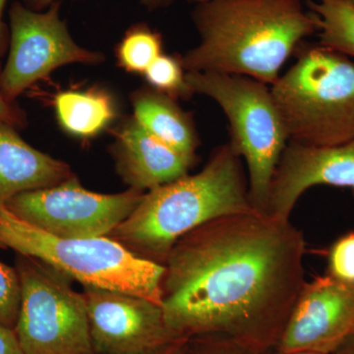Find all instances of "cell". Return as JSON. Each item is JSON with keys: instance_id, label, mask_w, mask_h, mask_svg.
Wrapping results in <instances>:
<instances>
[{"instance_id": "cell-3", "label": "cell", "mask_w": 354, "mask_h": 354, "mask_svg": "<svg viewBox=\"0 0 354 354\" xmlns=\"http://www.w3.org/2000/svg\"><path fill=\"white\" fill-rule=\"evenodd\" d=\"M254 212L241 158L227 143L196 174L145 193L109 237L137 257L164 266L184 235L216 218Z\"/></svg>"}, {"instance_id": "cell-23", "label": "cell", "mask_w": 354, "mask_h": 354, "mask_svg": "<svg viewBox=\"0 0 354 354\" xmlns=\"http://www.w3.org/2000/svg\"><path fill=\"white\" fill-rule=\"evenodd\" d=\"M0 120L9 123L14 127H21L25 124V115L22 111H20L15 104L7 102L1 91H0Z\"/></svg>"}, {"instance_id": "cell-26", "label": "cell", "mask_w": 354, "mask_h": 354, "mask_svg": "<svg viewBox=\"0 0 354 354\" xmlns=\"http://www.w3.org/2000/svg\"><path fill=\"white\" fill-rule=\"evenodd\" d=\"M6 3L7 0H0V58L3 57L9 44V29L3 19Z\"/></svg>"}, {"instance_id": "cell-5", "label": "cell", "mask_w": 354, "mask_h": 354, "mask_svg": "<svg viewBox=\"0 0 354 354\" xmlns=\"http://www.w3.org/2000/svg\"><path fill=\"white\" fill-rule=\"evenodd\" d=\"M0 249L39 260L83 286L130 293L162 305L165 266L137 257L111 237L57 236L0 205Z\"/></svg>"}, {"instance_id": "cell-14", "label": "cell", "mask_w": 354, "mask_h": 354, "mask_svg": "<svg viewBox=\"0 0 354 354\" xmlns=\"http://www.w3.org/2000/svg\"><path fill=\"white\" fill-rule=\"evenodd\" d=\"M73 176L68 165L29 145L13 125L0 120V205Z\"/></svg>"}, {"instance_id": "cell-10", "label": "cell", "mask_w": 354, "mask_h": 354, "mask_svg": "<svg viewBox=\"0 0 354 354\" xmlns=\"http://www.w3.org/2000/svg\"><path fill=\"white\" fill-rule=\"evenodd\" d=\"M82 293L95 354H155L183 339L169 329L162 305L94 286Z\"/></svg>"}, {"instance_id": "cell-28", "label": "cell", "mask_w": 354, "mask_h": 354, "mask_svg": "<svg viewBox=\"0 0 354 354\" xmlns=\"http://www.w3.org/2000/svg\"><path fill=\"white\" fill-rule=\"evenodd\" d=\"M333 354H354V335L344 342Z\"/></svg>"}, {"instance_id": "cell-9", "label": "cell", "mask_w": 354, "mask_h": 354, "mask_svg": "<svg viewBox=\"0 0 354 354\" xmlns=\"http://www.w3.org/2000/svg\"><path fill=\"white\" fill-rule=\"evenodd\" d=\"M59 9V1L46 11L32 10L19 1L9 9V55L0 73V91L9 104L58 67L104 60L102 53L74 41Z\"/></svg>"}, {"instance_id": "cell-19", "label": "cell", "mask_w": 354, "mask_h": 354, "mask_svg": "<svg viewBox=\"0 0 354 354\" xmlns=\"http://www.w3.org/2000/svg\"><path fill=\"white\" fill-rule=\"evenodd\" d=\"M150 88L172 97L188 99L194 94L186 79L183 57L160 55L144 73Z\"/></svg>"}, {"instance_id": "cell-24", "label": "cell", "mask_w": 354, "mask_h": 354, "mask_svg": "<svg viewBox=\"0 0 354 354\" xmlns=\"http://www.w3.org/2000/svg\"><path fill=\"white\" fill-rule=\"evenodd\" d=\"M58 0H22V3L35 11H44ZM149 9H157L169 6L174 0H140Z\"/></svg>"}, {"instance_id": "cell-21", "label": "cell", "mask_w": 354, "mask_h": 354, "mask_svg": "<svg viewBox=\"0 0 354 354\" xmlns=\"http://www.w3.org/2000/svg\"><path fill=\"white\" fill-rule=\"evenodd\" d=\"M327 274L342 283L354 285V232L342 235L330 245Z\"/></svg>"}, {"instance_id": "cell-25", "label": "cell", "mask_w": 354, "mask_h": 354, "mask_svg": "<svg viewBox=\"0 0 354 354\" xmlns=\"http://www.w3.org/2000/svg\"><path fill=\"white\" fill-rule=\"evenodd\" d=\"M0 354H23L13 329L0 323Z\"/></svg>"}, {"instance_id": "cell-1", "label": "cell", "mask_w": 354, "mask_h": 354, "mask_svg": "<svg viewBox=\"0 0 354 354\" xmlns=\"http://www.w3.org/2000/svg\"><path fill=\"white\" fill-rule=\"evenodd\" d=\"M304 234L266 214L223 216L176 242L165 263L162 308L183 339L228 337L276 349L304 288Z\"/></svg>"}, {"instance_id": "cell-16", "label": "cell", "mask_w": 354, "mask_h": 354, "mask_svg": "<svg viewBox=\"0 0 354 354\" xmlns=\"http://www.w3.org/2000/svg\"><path fill=\"white\" fill-rule=\"evenodd\" d=\"M53 106L62 129L81 139L97 136L111 124L116 114L111 95L95 88L58 93Z\"/></svg>"}, {"instance_id": "cell-15", "label": "cell", "mask_w": 354, "mask_h": 354, "mask_svg": "<svg viewBox=\"0 0 354 354\" xmlns=\"http://www.w3.org/2000/svg\"><path fill=\"white\" fill-rule=\"evenodd\" d=\"M132 106L134 120L147 132L177 152L196 158V128L176 100L152 88H142L133 95Z\"/></svg>"}, {"instance_id": "cell-13", "label": "cell", "mask_w": 354, "mask_h": 354, "mask_svg": "<svg viewBox=\"0 0 354 354\" xmlns=\"http://www.w3.org/2000/svg\"><path fill=\"white\" fill-rule=\"evenodd\" d=\"M111 153L123 183L143 192L185 176L196 162L155 138L134 118L116 129Z\"/></svg>"}, {"instance_id": "cell-27", "label": "cell", "mask_w": 354, "mask_h": 354, "mask_svg": "<svg viewBox=\"0 0 354 354\" xmlns=\"http://www.w3.org/2000/svg\"><path fill=\"white\" fill-rule=\"evenodd\" d=\"M155 354H190V339H178Z\"/></svg>"}, {"instance_id": "cell-20", "label": "cell", "mask_w": 354, "mask_h": 354, "mask_svg": "<svg viewBox=\"0 0 354 354\" xmlns=\"http://www.w3.org/2000/svg\"><path fill=\"white\" fill-rule=\"evenodd\" d=\"M21 291L15 268L0 261V323L13 329L19 314Z\"/></svg>"}, {"instance_id": "cell-22", "label": "cell", "mask_w": 354, "mask_h": 354, "mask_svg": "<svg viewBox=\"0 0 354 354\" xmlns=\"http://www.w3.org/2000/svg\"><path fill=\"white\" fill-rule=\"evenodd\" d=\"M274 349H260L220 337L205 335L190 339V354H272Z\"/></svg>"}, {"instance_id": "cell-31", "label": "cell", "mask_w": 354, "mask_h": 354, "mask_svg": "<svg viewBox=\"0 0 354 354\" xmlns=\"http://www.w3.org/2000/svg\"><path fill=\"white\" fill-rule=\"evenodd\" d=\"M353 1H354V0H353Z\"/></svg>"}, {"instance_id": "cell-7", "label": "cell", "mask_w": 354, "mask_h": 354, "mask_svg": "<svg viewBox=\"0 0 354 354\" xmlns=\"http://www.w3.org/2000/svg\"><path fill=\"white\" fill-rule=\"evenodd\" d=\"M19 314L14 332L23 354H95L87 305L64 272L16 254Z\"/></svg>"}, {"instance_id": "cell-6", "label": "cell", "mask_w": 354, "mask_h": 354, "mask_svg": "<svg viewBox=\"0 0 354 354\" xmlns=\"http://www.w3.org/2000/svg\"><path fill=\"white\" fill-rule=\"evenodd\" d=\"M193 92L211 97L230 122V145L245 160L249 197L266 214L272 178L290 142L271 86L241 75L186 71Z\"/></svg>"}, {"instance_id": "cell-4", "label": "cell", "mask_w": 354, "mask_h": 354, "mask_svg": "<svg viewBox=\"0 0 354 354\" xmlns=\"http://www.w3.org/2000/svg\"><path fill=\"white\" fill-rule=\"evenodd\" d=\"M297 59L271 86L290 141L332 147L354 139V59L321 46L297 48Z\"/></svg>"}, {"instance_id": "cell-12", "label": "cell", "mask_w": 354, "mask_h": 354, "mask_svg": "<svg viewBox=\"0 0 354 354\" xmlns=\"http://www.w3.org/2000/svg\"><path fill=\"white\" fill-rule=\"evenodd\" d=\"M317 185L348 188L354 196V139L332 147L288 142L272 178L266 215L290 221L298 200Z\"/></svg>"}, {"instance_id": "cell-30", "label": "cell", "mask_w": 354, "mask_h": 354, "mask_svg": "<svg viewBox=\"0 0 354 354\" xmlns=\"http://www.w3.org/2000/svg\"><path fill=\"white\" fill-rule=\"evenodd\" d=\"M197 2L207 1V0H196Z\"/></svg>"}, {"instance_id": "cell-8", "label": "cell", "mask_w": 354, "mask_h": 354, "mask_svg": "<svg viewBox=\"0 0 354 354\" xmlns=\"http://www.w3.org/2000/svg\"><path fill=\"white\" fill-rule=\"evenodd\" d=\"M136 189L102 194L83 187L75 176L11 198L4 206L32 227L67 239H100L121 225L143 199Z\"/></svg>"}, {"instance_id": "cell-17", "label": "cell", "mask_w": 354, "mask_h": 354, "mask_svg": "<svg viewBox=\"0 0 354 354\" xmlns=\"http://www.w3.org/2000/svg\"><path fill=\"white\" fill-rule=\"evenodd\" d=\"M321 46L354 59V1L308 0Z\"/></svg>"}, {"instance_id": "cell-29", "label": "cell", "mask_w": 354, "mask_h": 354, "mask_svg": "<svg viewBox=\"0 0 354 354\" xmlns=\"http://www.w3.org/2000/svg\"><path fill=\"white\" fill-rule=\"evenodd\" d=\"M272 354H319V353H304V351H298V353H279V351H277L276 349H274V353H272Z\"/></svg>"}, {"instance_id": "cell-18", "label": "cell", "mask_w": 354, "mask_h": 354, "mask_svg": "<svg viewBox=\"0 0 354 354\" xmlns=\"http://www.w3.org/2000/svg\"><path fill=\"white\" fill-rule=\"evenodd\" d=\"M160 55L162 36L147 24L133 25L116 48L118 65L131 73H145Z\"/></svg>"}, {"instance_id": "cell-11", "label": "cell", "mask_w": 354, "mask_h": 354, "mask_svg": "<svg viewBox=\"0 0 354 354\" xmlns=\"http://www.w3.org/2000/svg\"><path fill=\"white\" fill-rule=\"evenodd\" d=\"M354 335V285L332 277L305 281L277 351L333 354Z\"/></svg>"}, {"instance_id": "cell-2", "label": "cell", "mask_w": 354, "mask_h": 354, "mask_svg": "<svg viewBox=\"0 0 354 354\" xmlns=\"http://www.w3.org/2000/svg\"><path fill=\"white\" fill-rule=\"evenodd\" d=\"M192 20L200 43L183 57L186 71L250 77L272 86L302 39L318 32L302 0H207Z\"/></svg>"}]
</instances>
